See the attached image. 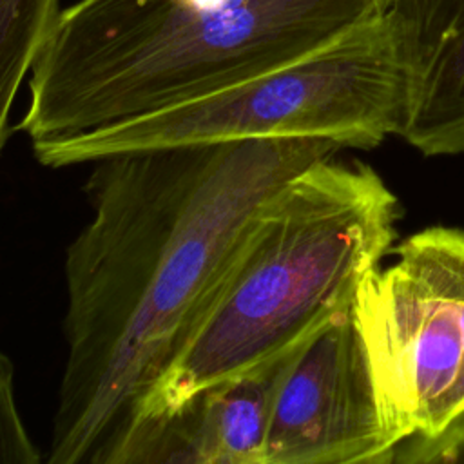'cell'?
Returning a JSON list of instances; mask_svg holds the SVG:
<instances>
[{
  "instance_id": "2",
  "label": "cell",
  "mask_w": 464,
  "mask_h": 464,
  "mask_svg": "<svg viewBox=\"0 0 464 464\" xmlns=\"http://www.w3.org/2000/svg\"><path fill=\"white\" fill-rule=\"evenodd\" d=\"M386 0H78L29 72L31 141L154 112L295 62Z\"/></svg>"
},
{
  "instance_id": "7",
  "label": "cell",
  "mask_w": 464,
  "mask_h": 464,
  "mask_svg": "<svg viewBox=\"0 0 464 464\" xmlns=\"http://www.w3.org/2000/svg\"><path fill=\"white\" fill-rule=\"evenodd\" d=\"M406 72L399 136L424 156L464 152V0H386Z\"/></svg>"
},
{
  "instance_id": "8",
  "label": "cell",
  "mask_w": 464,
  "mask_h": 464,
  "mask_svg": "<svg viewBox=\"0 0 464 464\" xmlns=\"http://www.w3.org/2000/svg\"><path fill=\"white\" fill-rule=\"evenodd\" d=\"M301 343L183 401L201 464H263L276 393Z\"/></svg>"
},
{
  "instance_id": "10",
  "label": "cell",
  "mask_w": 464,
  "mask_h": 464,
  "mask_svg": "<svg viewBox=\"0 0 464 464\" xmlns=\"http://www.w3.org/2000/svg\"><path fill=\"white\" fill-rule=\"evenodd\" d=\"M42 460L18 410L14 366L0 348V464H40Z\"/></svg>"
},
{
  "instance_id": "9",
  "label": "cell",
  "mask_w": 464,
  "mask_h": 464,
  "mask_svg": "<svg viewBox=\"0 0 464 464\" xmlns=\"http://www.w3.org/2000/svg\"><path fill=\"white\" fill-rule=\"evenodd\" d=\"M60 11V0H0V150L14 98Z\"/></svg>"
},
{
  "instance_id": "6",
  "label": "cell",
  "mask_w": 464,
  "mask_h": 464,
  "mask_svg": "<svg viewBox=\"0 0 464 464\" xmlns=\"http://www.w3.org/2000/svg\"><path fill=\"white\" fill-rule=\"evenodd\" d=\"M386 424L353 299L299 346L276 393L263 464L390 462Z\"/></svg>"
},
{
  "instance_id": "1",
  "label": "cell",
  "mask_w": 464,
  "mask_h": 464,
  "mask_svg": "<svg viewBox=\"0 0 464 464\" xmlns=\"http://www.w3.org/2000/svg\"><path fill=\"white\" fill-rule=\"evenodd\" d=\"M341 143L256 138L92 161L65 250V366L49 464H94L219 290L257 208Z\"/></svg>"
},
{
  "instance_id": "11",
  "label": "cell",
  "mask_w": 464,
  "mask_h": 464,
  "mask_svg": "<svg viewBox=\"0 0 464 464\" xmlns=\"http://www.w3.org/2000/svg\"><path fill=\"white\" fill-rule=\"evenodd\" d=\"M417 460H464V417L453 422L444 433L422 440L415 450Z\"/></svg>"
},
{
  "instance_id": "3",
  "label": "cell",
  "mask_w": 464,
  "mask_h": 464,
  "mask_svg": "<svg viewBox=\"0 0 464 464\" xmlns=\"http://www.w3.org/2000/svg\"><path fill=\"white\" fill-rule=\"evenodd\" d=\"M397 216L395 194L364 163L328 158L288 179L254 214L208 308L129 420L299 344L355 297Z\"/></svg>"
},
{
  "instance_id": "5",
  "label": "cell",
  "mask_w": 464,
  "mask_h": 464,
  "mask_svg": "<svg viewBox=\"0 0 464 464\" xmlns=\"http://www.w3.org/2000/svg\"><path fill=\"white\" fill-rule=\"evenodd\" d=\"M353 306L397 446L464 417V230L406 237L390 266L362 277Z\"/></svg>"
},
{
  "instance_id": "4",
  "label": "cell",
  "mask_w": 464,
  "mask_h": 464,
  "mask_svg": "<svg viewBox=\"0 0 464 464\" xmlns=\"http://www.w3.org/2000/svg\"><path fill=\"white\" fill-rule=\"evenodd\" d=\"M404 103V65L381 14L283 67L125 121L33 141V154L62 169L120 152L256 138L373 149L399 132Z\"/></svg>"
}]
</instances>
